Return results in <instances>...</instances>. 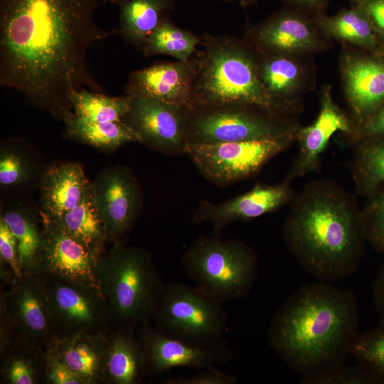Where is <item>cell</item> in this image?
Here are the masks:
<instances>
[{"mask_svg":"<svg viewBox=\"0 0 384 384\" xmlns=\"http://www.w3.org/2000/svg\"><path fill=\"white\" fill-rule=\"evenodd\" d=\"M97 0H0V84L63 121L73 95L102 92L88 48L113 33L94 18Z\"/></svg>","mask_w":384,"mask_h":384,"instance_id":"cell-1","label":"cell"},{"mask_svg":"<svg viewBox=\"0 0 384 384\" xmlns=\"http://www.w3.org/2000/svg\"><path fill=\"white\" fill-rule=\"evenodd\" d=\"M358 327L354 292L318 280L299 287L276 311L267 340L302 378L346 362Z\"/></svg>","mask_w":384,"mask_h":384,"instance_id":"cell-2","label":"cell"},{"mask_svg":"<svg viewBox=\"0 0 384 384\" xmlns=\"http://www.w3.org/2000/svg\"><path fill=\"white\" fill-rule=\"evenodd\" d=\"M282 235L299 266L328 282L356 272L366 242L354 199L341 186L326 179L308 183L294 197Z\"/></svg>","mask_w":384,"mask_h":384,"instance_id":"cell-3","label":"cell"},{"mask_svg":"<svg viewBox=\"0 0 384 384\" xmlns=\"http://www.w3.org/2000/svg\"><path fill=\"white\" fill-rule=\"evenodd\" d=\"M204 50L191 60L195 70L192 108L251 104L287 114L294 109L273 99L258 74V55L245 39L203 34Z\"/></svg>","mask_w":384,"mask_h":384,"instance_id":"cell-4","label":"cell"},{"mask_svg":"<svg viewBox=\"0 0 384 384\" xmlns=\"http://www.w3.org/2000/svg\"><path fill=\"white\" fill-rule=\"evenodd\" d=\"M98 282L111 326L135 329L151 319L164 284L149 255L122 242L113 244L109 252L102 254Z\"/></svg>","mask_w":384,"mask_h":384,"instance_id":"cell-5","label":"cell"},{"mask_svg":"<svg viewBox=\"0 0 384 384\" xmlns=\"http://www.w3.org/2000/svg\"><path fill=\"white\" fill-rule=\"evenodd\" d=\"M196 287L220 302L244 298L256 280L258 257L238 240L200 236L181 257Z\"/></svg>","mask_w":384,"mask_h":384,"instance_id":"cell-6","label":"cell"},{"mask_svg":"<svg viewBox=\"0 0 384 384\" xmlns=\"http://www.w3.org/2000/svg\"><path fill=\"white\" fill-rule=\"evenodd\" d=\"M286 115L251 104L194 107L188 115V146L263 140L297 133L300 127Z\"/></svg>","mask_w":384,"mask_h":384,"instance_id":"cell-7","label":"cell"},{"mask_svg":"<svg viewBox=\"0 0 384 384\" xmlns=\"http://www.w3.org/2000/svg\"><path fill=\"white\" fill-rule=\"evenodd\" d=\"M151 319L162 333L199 347L220 343L226 326L222 302L180 282L164 284Z\"/></svg>","mask_w":384,"mask_h":384,"instance_id":"cell-8","label":"cell"},{"mask_svg":"<svg viewBox=\"0 0 384 384\" xmlns=\"http://www.w3.org/2000/svg\"><path fill=\"white\" fill-rule=\"evenodd\" d=\"M296 134L248 142L189 145L186 154L208 181L228 186L254 176L296 140Z\"/></svg>","mask_w":384,"mask_h":384,"instance_id":"cell-9","label":"cell"},{"mask_svg":"<svg viewBox=\"0 0 384 384\" xmlns=\"http://www.w3.org/2000/svg\"><path fill=\"white\" fill-rule=\"evenodd\" d=\"M36 276L43 284L58 339L100 333L111 327L107 304L99 288L49 274Z\"/></svg>","mask_w":384,"mask_h":384,"instance_id":"cell-10","label":"cell"},{"mask_svg":"<svg viewBox=\"0 0 384 384\" xmlns=\"http://www.w3.org/2000/svg\"><path fill=\"white\" fill-rule=\"evenodd\" d=\"M1 291L0 330L38 344L47 351L58 338L53 330L43 284L36 275L14 276Z\"/></svg>","mask_w":384,"mask_h":384,"instance_id":"cell-11","label":"cell"},{"mask_svg":"<svg viewBox=\"0 0 384 384\" xmlns=\"http://www.w3.org/2000/svg\"><path fill=\"white\" fill-rule=\"evenodd\" d=\"M244 39L262 55H312L329 48L331 41L315 18L285 6L250 27Z\"/></svg>","mask_w":384,"mask_h":384,"instance_id":"cell-12","label":"cell"},{"mask_svg":"<svg viewBox=\"0 0 384 384\" xmlns=\"http://www.w3.org/2000/svg\"><path fill=\"white\" fill-rule=\"evenodd\" d=\"M131 97L130 110L122 120L139 142L170 155L186 154L190 110L154 98Z\"/></svg>","mask_w":384,"mask_h":384,"instance_id":"cell-13","label":"cell"},{"mask_svg":"<svg viewBox=\"0 0 384 384\" xmlns=\"http://www.w3.org/2000/svg\"><path fill=\"white\" fill-rule=\"evenodd\" d=\"M95 203L104 223L107 240L122 242L142 203L140 188L133 174L121 166L104 171L92 183Z\"/></svg>","mask_w":384,"mask_h":384,"instance_id":"cell-14","label":"cell"},{"mask_svg":"<svg viewBox=\"0 0 384 384\" xmlns=\"http://www.w3.org/2000/svg\"><path fill=\"white\" fill-rule=\"evenodd\" d=\"M340 71L354 127L362 123L384 102V58L364 53L344 43Z\"/></svg>","mask_w":384,"mask_h":384,"instance_id":"cell-15","label":"cell"},{"mask_svg":"<svg viewBox=\"0 0 384 384\" xmlns=\"http://www.w3.org/2000/svg\"><path fill=\"white\" fill-rule=\"evenodd\" d=\"M41 217L43 245L38 274H49L100 289L98 267L102 255L89 250L71 237L57 219L41 214Z\"/></svg>","mask_w":384,"mask_h":384,"instance_id":"cell-16","label":"cell"},{"mask_svg":"<svg viewBox=\"0 0 384 384\" xmlns=\"http://www.w3.org/2000/svg\"><path fill=\"white\" fill-rule=\"evenodd\" d=\"M139 333L146 374L158 375L177 367L200 370L223 363L231 357L225 343L196 346L162 333L149 321L139 329Z\"/></svg>","mask_w":384,"mask_h":384,"instance_id":"cell-17","label":"cell"},{"mask_svg":"<svg viewBox=\"0 0 384 384\" xmlns=\"http://www.w3.org/2000/svg\"><path fill=\"white\" fill-rule=\"evenodd\" d=\"M291 182L285 178L273 185L257 183L246 193L222 203L201 201L193 222L209 223L219 232L233 222L250 220L274 212L294 198Z\"/></svg>","mask_w":384,"mask_h":384,"instance_id":"cell-18","label":"cell"},{"mask_svg":"<svg viewBox=\"0 0 384 384\" xmlns=\"http://www.w3.org/2000/svg\"><path fill=\"white\" fill-rule=\"evenodd\" d=\"M320 102L316 119L309 125L299 127L297 132L299 151L286 176L290 181L318 169L321 155L336 132H341L348 135L353 132V122L334 101L329 85L322 87Z\"/></svg>","mask_w":384,"mask_h":384,"instance_id":"cell-19","label":"cell"},{"mask_svg":"<svg viewBox=\"0 0 384 384\" xmlns=\"http://www.w3.org/2000/svg\"><path fill=\"white\" fill-rule=\"evenodd\" d=\"M194 75L192 62L155 63L129 75L127 95L154 98L191 110Z\"/></svg>","mask_w":384,"mask_h":384,"instance_id":"cell-20","label":"cell"},{"mask_svg":"<svg viewBox=\"0 0 384 384\" xmlns=\"http://www.w3.org/2000/svg\"><path fill=\"white\" fill-rule=\"evenodd\" d=\"M257 55L259 78L268 94L295 110L300 96L315 82L311 55Z\"/></svg>","mask_w":384,"mask_h":384,"instance_id":"cell-21","label":"cell"},{"mask_svg":"<svg viewBox=\"0 0 384 384\" xmlns=\"http://www.w3.org/2000/svg\"><path fill=\"white\" fill-rule=\"evenodd\" d=\"M139 329L111 326L107 330L103 384L141 383L146 370Z\"/></svg>","mask_w":384,"mask_h":384,"instance_id":"cell-22","label":"cell"},{"mask_svg":"<svg viewBox=\"0 0 384 384\" xmlns=\"http://www.w3.org/2000/svg\"><path fill=\"white\" fill-rule=\"evenodd\" d=\"M90 185L76 163L51 166L41 180V214L59 218L80 203Z\"/></svg>","mask_w":384,"mask_h":384,"instance_id":"cell-23","label":"cell"},{"mask_svg":"<svg viewBox=\"0 0 384 384\" xmlns=\"http://www.w3.org/2000/svg\"><path fill=\"white\" fill-rule=\"evenodd\" d=\"M46 356L43 346L17 336L0 341V383L46 384Z\"/></svg>","mask_w":384,"mask_h":384,"instance_id":"cell-24","label":"cell"},{"mask_svg":"<svg viewBox=\"0 0 384 384\" xmlns=\"http://www.w3.org/2000/svg\"><path fill=\"white\" fill-rule=\"evenodd\" d=\"M107 330L58 339L53 347L84 384H103Z\"/></svg>","mask_w":384,"mask_h":384,"instance_id":"cell-25","label":"cell"},{"mask_svg":"<svg viewBox=\"0 0 384 384\" xmlns=\"http://www.w3.org/2000/svg\"><path fill=\"white\" fill-rule=\"evenodd\" d=\"M318 26L329 39L363 50L376 53L380 48L375 30L364 11L357 4H352L337 14L327 16L322 14L315 17Z\"/></svg>","mask_w":384,"mask_h":384,"instance_id":"cell-26","label":"cell"},{"mask_svg":"<svg viewBox=\"0 0 384 384\" xmlns=\"http://www.w3.org/2000/svg\"><path fill=\"white\" fill-rule=\"evenodd\" d=\"M176 0H120L119 33L124 41L142 50L149 35L174 9Z\"/></svg>","mask_w":384,"mask_h":384,"instance_id":"cell-27","label":"cell"},{"mask_svg":"<svg viewBox=\"0 0 384 384\" xmlns=\"http://www.w3.org/2000/svg\"><path fill=\"white\" fill-rule=\"evenodd\" d=\"M55 219L71 237L89 250L100 255L103 253L107 235L95 203L92 183L76 206Z\"/></svg>","mask_w":384,"mask_h":384,"instance_id":"cell-28","label":"cell"},{"mask_svg":"<svg viewBox=\"0 0 384 384\" xmlns=\"http://www.w3.org/2000/svg\"><path fill=\"white\" fill-rule=\"evenodd\" d=\"M1 218L16 239L22 274L37 275L43 245V223L40 225L31 213L20 208L7 210Z\"/></svg>","mask_w":384,"mask_h":384,"instance_id":"cell-29","label":"cell"},{"mask_svg":"<svg viewBox=\"0 0 384 384\" xmlns=\"http://www.w3.org/2000/svg\"><path fill=\"white\" fill-rule=\"evenodd\" d=\"M64 122L68 137L99 149H112L127 143L139 142L136 132L122 120L90 122L73 114Z\"/></svg>","mask_w":384,"mask_h":384,"instance_id":"cell-30","label":"cell"},{"mask_svg":"<svg viewBox=\"0 0 384 384\" xmlns=\"http://www.w3.org/2000/svg\"><path fill=\"white\" fill-rule=\"evenodd\" d=\"M351 174L356 193L367 196L384 183V137L356 144Z\"/></svg>","mask_w":384,"mask_h":384,"instance_id":"cell-31","label":"cell"},{"mask_svg":"<svg viewBox=\"0 0 384 384\" xmlns=\"http://www.w3.org/2000/svg\"><path fill=\"white\" fill-rule=\"evenodd\" d=\"M201 44V38L193 32L175 26L166 17L147 38L142 48L145 57L168 55L191 63V58Z\"/></svg>","mask_w":384,"mask_h":384,"instance_id":"cell-32","label":"cell"},{"mask_svg":"<svg viewBox=\"0 0 384 384\" xmlns=\"http://www.w3.org/2000/svg\"><path fill=\"white\" fill-rule=\"evenodd\" d=\"M130 95L112 97L102 92L82 90L72 99L74 116L90 122L120 121L130 110Z\"/></svg>","mask_w":384,"mask_h":384,"instance_id":"cell-33","label":"cell"},{"mask_svg":"<svg viewBox=\"0 0 384 384\" xmlns=\"http://www.w3.org/2000/svg\"><path fill=\"white\" fill-rule=\"evenodd\" d=\"M358 363L373 371L384 384V329L381 326L358 333L351 348Z\"/></svg>","mask_w":384,"mask_h":384,"instance_id":"cell-34","label":"cell"},{"mask_svg":"<svg viewBox=\"0 0 384 384\" xmlns=\"http://www.w3.org/2000/svg\"><path fill=\"white\" fill-rule=\"evenodd\" d=\"M366 197L361 210L364 237L375 250L384 254V183Z\"/></svg>","mask_w":384,"mask_h":384,"instance_id":"cell-35","label":"cell"},{"mask_svg":"<svg viewBox=\"0 0 384 384\" xmlns=\"http://www.w3.org/2000/svg\"><path fill=\"white\" fill-rule=\"evenodd\" d=\"M302 384H383L370 369L356 364L340 363L310 376L302 378Z\"/></svg>","mask_w":384,"mask_h":384,"instance_id":"cell-36","label":"cell"},{"mask_svg":"<svg viewBox=\"0 0 384 384\" xmlns=\"http://www.w3.org/2000/svg\"><path fill=\"white\" fill-rule=\"evenodd\" d=\"M33 169L30 161L14 146H4L0 153V183L10 187L31 178Z\"/></svg>","mask_w":384,"mask_h":384,"instance_id":"cell-37","label":"cell"},{"mask_svg":"<svg viewBox=\"0 0 384 384\" xmlns=\"http://www.w3.org/2000/svg\"><path fill=\"white\" fill-rule=\"evenodd\" d=\"M46 384H84L53 348L47 351Z\"/></svg>","mask_w":384,"mask_h":384,"instance_id":"cell-38","label":"cell"},{"mask_svg":"<svg viewBox=\"0 0 384 384\" xmlns=\"http://www.w3.org/2000/svg\"><path fill=\"white\" fill-rule=\"evenodd\" d=\"M0 255L4 262L16 277L22 275L16 239L9 226L0 218Z\"/></svg>","mask_w":384,"mask_h":384,"instance_id":"cell-39","label":"cell"},{"mask_svg":"<svg viewBox=\"0 0 384 384\" xmlns=\"http://www.w3.org/2000/svg\"><path fill=\"white\" fill-rule=\"evenodd\" d=\"M238 378L223 373L215 366L200 369L199 372L191 376L179 375L165 380L167 384H233Z\"/></svg>","mask_w":384,"mask_h":384,"instance_id":"cell-40","label":"cell"},{"mask_svg":"<svg viewBox=\"0 0 384 384\" xmlns=\"http://www.w3.org/2000/svg\"><path fill=\"white\" fill-rule=\"evenodd\" d=\"M356 142L384 137V102L366 120L356 125L349 135Z\"/></svg>","mask_w":384,"mask_h":384,"instance_id":"cell-41","label":"cell"},{"mask_svg":"<svg viewBox=\"0 0 384 384\" xmlns=\"http://www.w3.org/2000/svg\"><path fill=\"white\" fill-rule=\"evenodd\" d=\"M366 14L377 33L381 50H384V0H351Z\"/></svg>","mask_w":384,"mask_h":384,"instance_id":"cell-42","label":"cell"},{"mask_svg":"<svg viewBox=\"0 0 384 384\" xmlns=\"http://www.w3.org/2000/svg\"><path fill=\"white\" fill-rule=\"evenodd\" d=\"M330 0H282L285 6L302 12L314 18L325 14Z\"/></svg>","mask_w":384,"mask_h":384,"instance_id":"cell-43","label":"cell"},{"mask_svg":"<svg viewBox=\"0 0 384 384\" xmlns=\"http://www.w3.org/2000/svg\"><path fill=\"white\" fill-rule=\"evenodd\" d=\"M372 298L380 319V326L384 329V265L377 272L374 278Z\"/></svg>","mask_w":384,"mask_h":384,"instance_id":"cell-44","label":"cell"},{"mask_svg":"<svg viewBox=\"0 0 384 384\" xmlns=\"http://www.w3.org/2000/svg\"><path fill=\"white\" fill-rule=\"evenodd\" d=\"M226 2H234L237 1L243 7L255 4L258 0H221Z\"/></svg>","mask_w":384,"mask_h":384,"instance_id":"cell-45","label":"cell"}]
</instances>
